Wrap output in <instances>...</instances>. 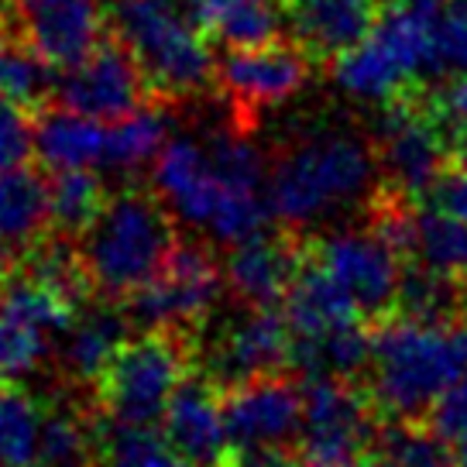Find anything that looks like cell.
I'll return each mask as SVG.
<instances>
[{
  "label": "cell",
  "instance_id": "cell-1",
  "mask_svg": "<svg viewBox=\"0 0 467 467\" xmlns=\"http://www.w3.org/2000/svg\"><path fill=\"white\" fill-rule=\"evenodd\" d=\"M461 375H467V323H433L402 313L379 323L368 392L385 423H423Z\"/></svg>",
  "mask_w": 467,
  "mask_h": 467
},
{
  "label": "cell",
  "instance_id": "cell-2",
  "mask_svg": "<svg viewBox=\"0 0 467 467\" xmlns=\"http://www.w3.org/2000/svg\"><path fill=\"white\" fill-rule=\"evenodd\" d=\"M381 186L375 141L327 128L292 141L268 172V206L285 227H309L358 203Z\"/></svg>",
  "mask_w": 467,
  "mask_h": 467
},
{
  "label": "cell",
  "instance_id": "cell-3",
  "mask_svg": "<svg viewBox=\"0 0 467 467\" xmlns=\"http://www.w3.org/2000/svg\"><path fill=\"white\" fill-rule=\"evenodd\" d=\"M172 210L159 192L128 186L110 196L100 220L83 234V262L93 289L107 299H128L169 262L175 248Z\"/></svg>",
  "mask_w": 467,
  "mask_h": 467
},
{
  "label": "cell",
  "instance_id": "cell-4",
  "mask_svg": "<svg viewBox=\"0 0 467 467\" xmlns=\"http://www.w3.org/2000/svg\"><path fill=\"white\" fill-rule=\"evenodd\" d=\"M114 35L141 66L151 100H192L217 76L210 38L175 11L172 0H117Z\"/></svg>",
  "mask_w": 467,
  "mask_h": 467
},
{
  "label": "cell",
  "instance_id": "cell-5",
  "mask_svg": "<svg viewBox=\"0 0 467 467\" xmlns=\"http://www.w3.org/2000/svg\"><path fill=\"white\" fill-rule=\"evenodd\" d=\"M192 344L175 330H141L128 337L110 368L97 381L107 420L131 426H155L165 416L175 389L190 375Z\"/></svg>",
  "mask_w": 467,
  "mask_h": 467
},
{
  "label": "cell",
  "instance_id": "cell-6",
  "mask_svg": "<svg viewBox=\"0 0 467 467\" xmlns=\"http://www.w3.org/2000/svg\"><path fill=\"white\" fill-rule=\"evenodd\" d=\"M375 151H379L381 182L409 196L412 203L423 196V190L437 179L451 155H457L433 107V89L426 83L381 107Z\"/></svg>",
  "mask_w": 467,
  "mask_h": 467
},
{
  "label": "cell",
  "instance_id": "cell-7",
  "mask_svg": "<svg viewBox=\"0 0 467 467\" xmlns=\"http://www.w3.org/2000/svg\"><path fill=\"white\" fill-rule=\"evenodd\" d=\"M200 330L206 334L196 337L192 361L220 392L289 371L292 330L282 306H244L213 330L210 323H203Z\"/></svg>",
  "mask_w": 467,
  "mask_h": 467
},
{
  "label": "cell",
  "instance_id": "cell-8",
  "mask_svg": "<svg viewBox=\"0 0 467 467\" xmlns=\"http://www.w3.org/2000/svg\"><path fill=\"white\" fill-rule=\"evenodd\" d=\"M223 289V265L213 251L175 241L169 262L124 299V309L141 330H175L190 337L210 320Z\"/></svg>",
  "mask_w": 467,
  "mask_h": 467
},
{
  "label": "cell",
  "instance_id": "cell-9",
  "mask_svg": "<svg viewBox=\"0 0 467 467\" xmlns=\"http://www.w3.org/2000/svg\"><path fill=\"white\" fill-rule=\"evenodd\" d=\"M309 258L350 296L365 320L381 323L395 313L406 254L368 220L365 227H340L306 244Z\"/></svg>",
  "mask_w": 467,
  "mask_h": 467
},
{
  "label": "cell",
  "instance_id": "cell-10",
  "mask_svg": "<svg viewBox=\"0 0 467 467\" xmlns=\"http://www.w3.org/2000/svg\"><path fill=\"white\" fill-rule=\"evenodd\" d=\"M76 309L38 278H7L0 285V379L25 381L38 375Z\"/></svg>",
  "mask_w": 467,
  "mask_h": 467
},
{
  "label": "cell",
  "instance_id": "cell-11",
  "mask_svg": "<svg viewBox=\"0 0 467 467\" xmlns=\"http://www.w3.org/2000/svg\"><path fill=\"white\" fill-rule=\"evenodd\" d=\"M379 406L368 389L350 379L303 381V453L361 461L381 437Z\"/></svg>",
  "mask_w": 467,
  "mask_h": 467
},
{
  "label": "cell",
  "instance_id": "cell-12",
  "mask_svg": "<svg viewBox=\"0 0 467 467\" xmlns=\"http://www.w3.org/2000/svg\"><path fill=\"white\" fill-rule=\"evenodd\" d=\"M313 58L299 42H272L241 45L231 48L220 62V87L227 93L234 110V124L248 131L254 117L265 114L268 107L289 100L306 87Z\"/></svg>",
  "mask_w": 467,
  "mask_h": 467
},
{
  "label": "cell",
  "instance_id": "cell-13",
  "mask_svg": "<svg viewBox=\"0 0 467 467\" xmlns=\"http://www.w3.org/2000/svg\"><path fill=\"white\" fill-rule=\"evenodd\" d=\"M62 107L97 120H120L151 100L148 79L120 38H103L83 62L69 66L56 83Z\"/></svg>",
  "mask_w": 467,
  "mask_h": 467
},
{
  "label": "cell",
  "instance_id": "cell-14",
  "mask_svg": "<svg viewBox=\"0 0 467 467\" xmlns=\"http://www.w3.org/2000/svg\"><path fill=\"white\" fill-rule=\"evenodd\" d=\"M231 447H289L303 433V389L285 375L220 392Z\"/></svg>",
  "mask_w": 467,
  "mask_h": 467
},
{
  "label": "cell",
  "instance_id": "cell-15",
  "mask_svg": "<svg viewBox=\"0 0 467 467\" xmlns=\"http://www.w3.org/2000/svg\"><path fill=\"white\" fill-rule=\"evenodd\" d=\"M21 38L38 56L69 69L103 42V15L97 0H15Z\"/></svg>",
  "mask_w": 467,
  "mask_h": 467
},
{
  "label": "cell",
  "instance_id": "cell-16",
  "mask_svg": "<svg viewBox=\"0 0 467 467\" xmlns=\"http://www.w3.org/2000/svg\"><path fill=\"white\" fill-rule=\"evenodd\" d=\"M151 186L161 196V203L172 210V217L196 231H210L223 196L231 190L213 169L210 151L196 145L192 138H175L161 148L151 172Z\"/></svg>",
  "mask_w": 467,
  "mask_h": 467
},
{
  "label": "cell",
  "instance_id": "cell-17",
  "mask_svg": "<svg viewBox=\"0 0 467 467\" xmlns=\"http://www.w3.org/2000/svg\"><path fill=\"white\" fill-rule=\"evenodd\" d=\"M161 437L186 461L223 467L234 447L223 423V399L217 385L203 375H186L161 416Z\"/></svg>",
  "mask_w": 467,
  "mask_h": 467
},
{
  "label": "cell",
  "instance_id": "cell-18",
  "mask_svg": "<svg viewBox=\"0 0 467 467\" xmlns=\"http://www.w3.org/2000/svg\"><path fill=\"white\" fill-rule=\"evenodd\" d=\"M303 258H306V241H299L296 234H258L231 248L223 262V282L234 299L244 306H278Z\"/></svg>",
  "mask_w": 467,
  "mask_h": 467
},
{
  "label": "cell",
  "instance_id": "cell-19",
  "mask_svg": "<svg viewBox=\"0 0 467 467\" xmlns=\"http://www.w3.org/2000/svg\"><path fill=\"white\" fill-rule=\"evenodd\" d=\"M282 15L313 62H337L375 31L385 0H282Z\"/></svg>",
  "mask_w": 467,
  "mask_h": 467
},
{
  "label": "cell",
  "instance_id": "cell-20",
  "mask_svg": "<svg viewBox=\"0 0 467 467\" xmlns=\"http://www.w3.org/2000/svg\"><path fill=\"white\" fill-rule=\"evenodd\" d=\"M131 327L134 323L128 309L110 306V303L107 306H79L73 323L66 327V334L58 337V368L73 381L97 385L117 358V350L124 348Z\"/></svg>",
  "mask_w": 467,
  "mask_h": 467
},
{
  "label": "cell",
  "instance_id": "cell-21",
  "mask_svg": "<svg viewBox=\"0 0 467 467\" xmlns=\"http://www.w3.org/2000/svg\"><path fill=\"white\" fill-rule=\"evenodd\" d=\"M282 309H285V320H289L296 340H313V337L330 334L344 323L365 320L358 306L350 303L348 292L309 258V251L296 278H292L285 299H282Z\"/></svg>",
  "mask_w": 467,
  "mask_h": 467
},
{
  "label": "cell",
  "instance_id": "cell-22",
  "mask_svg": "<svg viewBox=\"0 0 467 467\" xmlns=\"http://www.w3.org/2000/svg\"><path fill=\"white\" fill-rule=\"evenodd\" d=\"M103 148H107V128H100L97 117L69 107H56L35 124V155L52 172L89 169L103 161Z\"/></svg>",
  "mask_w": 467,
  "mask_h": 467
},
{
  "label": "cell",
  "instance_id": "cell-23",
  "mask_svg": "<svg viewBox=\"0 0 467 467\" xmlns=\"http://www.w3.org/2000/svg\"><path fill=\"white\" fill-rule=\"evenodd\" d=\"M334 76H337V87L344 89V93H350L354 100L381 103V107L392 103L395 97L409 93L412 87H420L375 35H368L365 42L354 45L350 52H344V56L337 58Z\"/></svg>",
  "mask_w": 467,
  "mask_h": 467
},
{
  "label": "cell",
  "instance_id": "cell-24",
  "mask_svg": "<svg viewBox=\"0 0 467 467\" xmlns=\"http://www.w3.org/2000/svg\"><path fill=\"white\" fill-rule=\"evenodd\" d=\"M192 17L206 38L231 48L278 38L282 0H192Z\"/></svg>",
  "mask_w": 467,
  "mask_h": 467
},
{
  "label": "cell",
  "instance_id": "cell-25",
  "mask_svg": "<svg viewBox=\"0 0 467 467\" xmlns=\"http://www.w3.org/2000/svg\"><path fill=\"white\" fill-rule=\"evenodd\" d=\"M48 217V182L31 169L0 172V244L31 248L42 241Z\"/></svg>",
  "mask_w": 467,
  "mask_h": 467
},
{
  "label": "cell",
  "instance_id": "cell-26",
  "mask_svg": "<svg viewBox=\"0 0 467 467\" xmlns=\"http://www.w3.org/2000/svg\"><path fill=\"white\" fill-rule=\"evenodd\" d=\"M165 145H169V117L159 100H151L148 107H138L128 117L114 120V128L107 131L103 165L114 172H138L145 161L159 159Z\"/></svg>",
  "mask_w": 467,
  "mask_h": 467
},
{
  "label": "cell",
  "instance_id": "cell-27",
  "mask_svg": "<svg viewBox=\"0 0 467 467\" xmlns=\"http://www.w3.org/2000/svg\"><path fill=\"white\" fill-rule=\"evenodd\" d=\"M97 467H206L186 461L151 426L107 423L97 426Z\"/></svg>",
  "mask_w": 467,
  "mask_h": 467
},
{
  "label": "cell",
  "instance_id": "cell-28",
  "mask_svg": "<svg viewBox=\"0 0 467 467\" xmlns=\"http://www.w3.org/2000/svg\"><path fill=\"white\" fill-rule=\"evenodd\" d=\"M107 203L110 196L103 190V179L89 169H66L48 182V217L56 234L66 237H83L100 220Z\"/></svg>",
  "mask_w": 467,
  "mask_h": 467
},
{
  "label": "cell",
  "instance_id": "cell-29",
  "mask_svg": "<svg viewBox=\"0 0 467 467\" xmlns=\"http://www.w3.org/2000/svg\"><path fill=\"white\" fill-rule=\"evenodd\" d=\"M409 262L430 265L443 275L467 278V220L443 217L416 203Z\"/></svg>",
  "mask_w": 467,
  "mask_h": 467
},
{
  "label": "cell",
  "instance_id": "cell-30",
  "mask_svg": "<svg viewBox=\"0 0 467 467\" xmlns=\"http://www.w3.org/2000/svg\"><path fill=\"white\" fill-rule=\"evenodd\" d=\"M45 412L25 389H0V467L28 464L38 457Z\"/></svg>",
  "mask_w": 467,
  "mask_h": 467
},
{
  "label": "cell",
  "instance_id": "cell-31",
  "mask_svg": "<svg viewBox=\"0 0 467 467\" xmlns=\"http://www.w3.org/2000/svg\"><path fill=\"white\" fill-rule=\"evenodd\" d=\"M38 457L52 467H97V426L73 409L45 412Z\"/></svg>",
  "mask_w": 467,
  "mask_h": 467
},
{
  "label": "cell",
  "instance_id": "cell-32",
  "mask_svg": "<svg viewBox=\"0 0 467 467\" xmlns=\"http://www.w3.org/2000/svg\"><path fill=\"white\" fill-rule=\"evenodd\" d=\"M28 275L45 282L48 289H56L58 296H66L73 306H83V299L89 296L93 282H89L83 251L73 248V237L58 234L56 241H38L35 254H31Z\"/></svg>",
  "mask_w": 467,
  "mask_h": 467
},
{
  "label": "cell",
  "instance_id": "cell-33",
  "mask_svg": "<svg viewBox=\"0 0 467 467\" xmlns=\"http://www.w3.org/2000/svg\"><path fill=\"white\" fill-rule=\"evenodd\" d=\"M210 161L217 175L231 186V190H268V175H265V159L262 151L251 145V138L244 128L231 124L227 131H217L206 141Z\"/></svg>",
  "mask_w": 467,
  "mask_h": 467
},
{
  "label": "cell",
  "instance_id": "cell-34",
  "mask_svg": "<svg viewBox=\"0 0 467 467\" xmlns=\"http://www.w3.org/2000/svg\"><path fill=\"white\" fill-rule=\"evenodd\" d=\"M52 66L25 38L0 35V93L17 103H38L52 89Z\"/></svg>",
  "mask_w": 467,
  "mask_h": 467
},
{
  "label": "cell",
  "instance_id": "cell-35",
  "mask_svg": "<svg viewBox=\"0 0 467 467\" xmlns=\"http://www.w3.org/2000/svg\"><path fill=\"white\" fill-rule=\"evenodd\" d=\"M379 443L406 467H461L451 447L426 423H385Z\"/></svg>",
  "mask_w": 467,
  "mask_h": 467
},
{
  "label": "cell",
  "instance_id": "cell-36",
  "mask_svg": "<svg viewBox=\"0 0 467 467\" xmlns=\"http://www.w3.org/2000/svg\"><path fill=\"white\" fill-rule=\"evenodd\" d=\"M426 426L451 447L457 464L467 467V375H461L440 395L437 406L426 416Z\"/></svg>",
  "mask_w": 467,
  "mask_h": 467
},
{
  "label": "cell",
  "instance_id": "cell-37",
  "mask_svg": "<svg viewBox=\"0 0 467 467\" xmlns=\"http://www.w3.org/2000/svg\"><path fill=\"white\" fill-rule=\"evenodd\" d=\"M437 73H467V0H451L433 15Z\"/></svg>",
  "mask_w": 467,
  "mask_h": 467
},
{
  "label": "cell",
  "instance_id": "cell-38",
  "mask_svg": "<svg viewBox=\"0 0 467 467\" xmlns=\"http://www.w3.org/2000/svg\"><path fill=\"white\" fill-rule=\"evenodd\" d=\"M35 151V128H31L25 103L0 93V172L21 169Z\"/></svg>",
  "mask_w": 467,
  "mask_h": 467
},
{
  "label": "cell",
  "instance_id": "cell-39",
  "mask_svg": "<svg viewBox=\"0 0 467 467\" xmlns=\"http://www.w3.org/2000/svg\"><path fill=\"white\" fill-rule=\"evenodd\" d=\"M416 203L437 210L443 217L467 220V155H451V161L440 169Z\"/></svg>",
  "mask_w": 467,
  "mask_h": 467
},
{
  "label": "cell",
  "instance_id": "cell-40",
  "mask_svg": "<svg viewBox=\"0 0 467 467\" xmlns=\"http://www.w3.org/2000/svg\"><path fill=\"white\" fill-rule=\"evenodd\" d=\"M433 107L451 134L457 155H467V73L453 76L447 87L433 89Z\"/></svg>",
  "mask_w": 467,
  "mask_h": 467
},
{
  "label": "cell",
  "instance_id": "cell-41",
  "mask_svg": "<svg viewBox=\"0 0 467 467\" xmlns=\"http://www.w3.org/2000/svg\"><path fill=\"white\" fill-rule=\"evenodd\" d=\"M223 467H306L292 447H237Z\"/></svg>",
  "mask_w": 467,
  "mask_h": 467
},
{
  "label": "cell",
  "instance_id": "cell-42",
  "mask_svg": "<svg viewBox=\"0 0 467 467\" xmlns=\"http://www.w3.org/2000/svg\"><path fill=\"white\" fill-rule=\"evenodd\" d=\"M358 467H406V464H402V461H399V457H395L389 447L375 443V447H371V451H368L365 457L358 461Z\"/></svg>",
  "mask_w": 467,
  "mask_h": 467
},
{
  "label": "cell",
  "instance_id": "cell-43",
  "mask_svg": "<svg viewBox=\"0 0 467 467\" xmlns=\"http://www.w3.org/2000/svg\"><path fill=\"white\" fill-rule=\"evenodd\" d=\"M306 467H358V461H348V457H309Z\"/></svg>",
  "mask_w": 467,
  "mask_h": 467
},
{
  "label": "cell",
  "instance_id": "cell-44",
  "mask_svg": "<svg viewBox=\"0 0 467 467\" xmlns=\"http://www.w3.org/2000/svg\"><path fill=\"white\" fill-rule=\"evenodd\" d=\"M395 4H406V7H416V11H440V7H447L451 0H395Z\"/></svg>",
  "mask_w": 467,
  "mask_h": 467
},
{
  "label": "cell",
  "instance_id": "cell-45",
  "mask_svg": "<svg viewBox=\"0 0 467 467\" xmlns=\"http://www.w3.org/2000/svg\"><path fill=\"white\" fill-rule=\"evenodd\" d=\"M11 11H15V0H0V21H7Z\"/></svg>",
  "mask_w": 467,
  "mask_h": 467
},
{
  "label": "cell",
  "instance_id": "cell-46",
  "mask_svg": "<svg viewBox=\"0 0 467 467\" xmlns=\"http://www.w3.org/2000/svg\"><path fill=\"white\" fill-rule=\"evenodd\" d=\"M17 467H52V464H45L42 457H35V461H28V464H17Z\"/></svg>",
  "mask_w": 467,
  "mask_h": 467
},
{
  "label": "cell",
  "instance_id": "cell-47",
  "mask_svg": "<svg viewBox=\"0 0 467 467\" xmlns=\"http://www.w3.org/2000/svg\"><path fill=\"white\" fill-rule=\"evenodd\" d=\"M172 4H192V0H172Z\"/></svg>",
  "mask_w": 467,
  "mask_h": 467
},
{
  "label": "cell",
  "instance_id": "cell-48",
  "mask_svg": "<svg viewBox=\"0 0 467 467\" xmlns=\"http://www.w3.org/2000/svg\"><path fill=\"white\" fill-rule=\"evenodd\" d=\"M464 313H467V289H464Z\"/></svg>",
  "mask_w": 467,
  "mask_h": 467
}]
</instances>
